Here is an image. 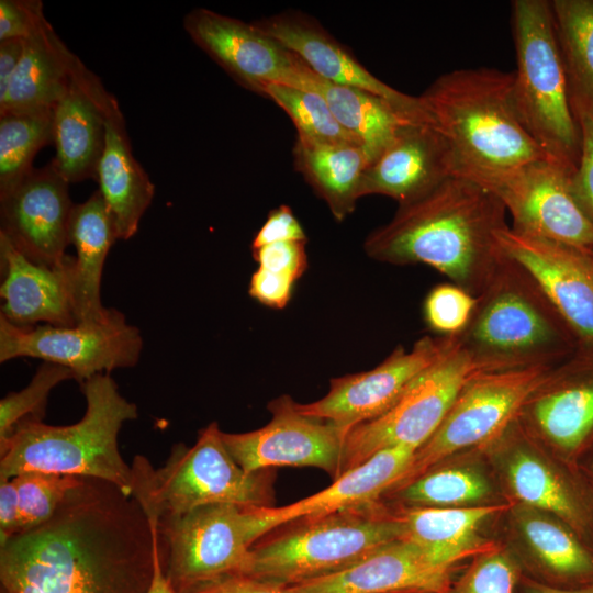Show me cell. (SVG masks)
<instances>
[{"instance_id": "1", "label": "cell", "mask_w": 593, "mask_h": 593, "mask_svg": "<svg viewBox=\"0 0 593 593\" xmlns=\"http://www.w3.org/2000/svg\"><path fill=\"white\" fill-rule=\"evenodd\" d=\"M157 534L115 485L83 478L55 514L0 546L4 593H147Z\"/></svg>"}, {"instance_id": "2", "label": "cell", "mask_w": 593, "mask_h": 593, "mask_svg": "<svg viewBox=\"0 0 593 593\" xmlns=\"http://www.w3.org/2000/svg\"><path fill=\"white\" fill-rule=\"evenodd\" d=\"M506 213L492 192L455 175L399 204L391 221L367 236L363 248L377 261L427 265L477 296L506 258L497 239L508 226Z\"/></svg>"}, {"instance_id": "3", "label": "cell", "mask_w": 593, "mask_h": 593, "mask_svg": "<svg viewBox=\"0 0 593 593\" xmlns=\"http://www.w3.org/2000/svg\"><path fill=\"white\" fill-rule=\"evenodd\" d=\"M513 83L514 71L457 69L418 97L428 124L452 149L457 175L470 178L548 157L519 120Z\"/></svg>"}, {"instance_id": "4", "label": "cell", "mask_w": 593, "mask_h": 593, "mask_svg": "<svg viewBox=\"0 0 593 593\" xmlns=\"http://www.w3.org/2000/svg\"><path fill=\"white\" fill-rule=\"evenodd\" d=\"M455 338L480 373L551 368L578 348L537 281L507 255L477 295L468 326Z\"/></svg>"}, {"instance_id": "5", "label": "cell", "mask_w": 593, "mask_h": 593, "mask_svg": "<svg viewBox=\"0 0 593 593\" xmlns=\"http://www.w3.org/2000/svg\"><path fill=\"white\" fill-rule=\"evenodd\" d=\"M80 385L87 403L82 418L67 426L22 421L0 446V480L26 471L76 475L109 482L132 497L133 471L120 452L119 433L137 418V406L107 373Z\"/></svg>"}, {"instance_id": "6", "label": "cell", "mask_w": 593, "mask_h": 593, "mask_svg": "<svg viewBox=\"0 0 593 593\" xmlns=\"http://www.w3.org/2000/svg\"><path fill=\"white\" fill-rule=\"evenodd\" d=\"M401 535L395 510L381 499L302 517L260 537L239 574L293 585L343 571Z\"/></svg>"}, {"instance_id": "7", "label": "cell", "mask_w": 593, "mask_h": 593, "mask_svg": "<svg viewBox=\"0 0 593 593\" xmlns=\"http://www.w3.org/2000/svg\"><path fill=\"white\" fill-rule=\"evenodd\" d=\"M131 467L132 497L155 525L210 504L272 507L275 503V470H243L226 449L216 422L199 432L193 446L174 445L164 466L154 468L137 455Z\"/></svg>"}, {"instance_id": "8", "label": "cell", "mask_w": 593, "mask_h": 593, "mask_svg": "<svg viewBox=\"0 0 593 593\" xmlns=\"http://www.w3.org/2000/svg\"><path fill=\"white\" fill-rule=\"evenodd\" d=\"M512 24L516 53L513 98L519 120L548 157L577 169L580 132L570 107L550 1L514 0Z\"/></svg>"}, {"instance_id": "9", "label": "cell", "mask_w": 593, "mask_h": 593, "mask_svg": "<svg viewBox=\"0 0 593 593\" xmlns=\"http://www.w3.org/2000/svg\"><path fill=\"white\" fill-rule=\"evenodd\" d=\"M255 508L210 504L154 524L163 571L176 593H200L244 570L261 537Z\"/></svg>"}, {"instance_id": "10", "label": "cell", "mask_w": 593, "mask_h": 593, "mask_svg": "<svg viewBox=\"0 0 593 593\" xmlns=\"http://www.w3.org/2000/svg\"><path fill=\"white\" fill-rule=\"evenodd\" d=\"M549 369L533 367L472 377L439 427L414 452L403 475L389 490L405 485L457 451L502 436Z\"/></svg>"}, {"instance_id": "11", "label": "cell", "mask_w": 593, "mask_h": 593, "mask_svg": "<svg viewBox=\"0 0 593 593\" xmlns=\"http://www.w3.org/2000/svg\"><path fill=\"white\" fill-rule=\"evenodd\" d=\"M478 373L455 338L450 350L421 372L385 413L348 432L342 474L385 448L404 446L416 451L439 427L465 384Z\"/></svg>"}, {"instance_id": "12", "label": "cell", "mask_w": 593, "mask_h": 593, "mask_svg": "<svg viewBox=\"0 0 593 593\" xmlns=\"http://www.w3.org/2000/svg\"><path fill=\"white\" fill-rule=\"evenodd\" d=\"M574 171L546 157L470 179L501 200L512 230L593 253V222L574 192Z\"/></svg>"}, {"instance_id": "13", "label": "cell", "mask_w": 593, "mask_h": 593, "mask_svg": "<svg viewBox=\"0 0 593 593\" xmlns=\"http://www.w3.org/2000/svg\"><path fill=\"white\" fill-rule=\"evenodd\" d=\"M143 347L138 328L113 310L103 321L63 327H18L0 314V361L42 359L70 369L81 383L99 374L137 363Z\"/></svg>"}, {"instance_id": "14", "label": "cell", "mask_w": 593, "mask_h": 593, "mask_svg": "<svg viewBox=\"0 0 593 593\" xmlns=\"http://www.w3.org/2000/svg\"><path fill=\"white\" fill-rule=\"evenodd\" d=\"M270 422L247 433H224L223 443L246 472L276 467H314L333 481L342 475L347 432L331 421L302 413L283 394L268 404Z\"/></svg>"}, {"instance_id": "15", "label": "cell", "mask_w": 593, "mask_h": 593, "mask_svg": "<svg viewBox=\"0 0 593 593\" xmlns=\"http://www.w3.org/2000/svg\"><path fill=\"white\" fill-rule=\"evenodd\" d=\"M183 27L197 46L253 92L260 94L270 83L312 90V70L254 22L197 8L186 14Z\"/></svg>"}, {"instance_id": "16", "label": "cell", "mask_w": 593, "mask_h": 593, "mask_svg": "<svg viewBox=\"0 0 593 593\" xmlns=\"http://www.w3.org/2000/svg\"><path fill=\"white\" fill-rule=\"evenodd\" d=\"M454 344L455 337L424 336L410 350L395 348L371 370L332 379L325 396L306 404L298 403V407L302 413L331 421L348 433L385 413L409 384L446 355Z\"/></svg>"}, {"instance_id": "17", "label": "cell", "mask_w": 593, "mask_h": 593, "mask_svg": "<svg viewBox=\"0 0 593 593\" xmlns=\"http://www.w3.org/2000/svg\"><path fill=\"white\" fill-rule=\"evenodd\" d=\"M68 187L51 160L0 197V235L35 264L57 267L67 257L75 205Z\"/></svg>"}, {"instance_id": "18", "label": "cell", "mask_w": 593, "mask_h": 593, "mask_svg": "<svg viewBox=\"0 0 593 593\" xmlns=\"http://www.w3.org/2000/svg\"><path fill=\"white\" fill-rule=\"evenodd\" d=\"M497 239L504 253L537 281L578 346H593V253L511 226Z\"/></svg>"}, {"instance_id": "19", "label": "cell", "mask_w": 593, "mask_h": 593, "mask_svg": "<svg viewBox=\"0 0 593 593\" xmlns=\"http://www.w3.org/2000/svg\"><path fill=\"white\" fill-rule=\"evenodd\" d=\"M518 417L551 445L575 454L593 441V346H578L551 367Z\"/></svg>"}, {"instance_id": "20", "label": "cell", "mask_w": 593, "mask_h": 593, "mask_svg": "<svg viewBox=\"0 0 593 593\" xmlns=\"http://www.w3.org/2000/svg\"><path fill=\"white\" fill-rule=\"evenodd\" d=\"M118 110L114 96L82 64L53 108L55 156L52 160L68 183L97 180L107 121Z\"/></svg>"}, {"instance_id": "21", "label": "cell", "mask_w": 593, "mask_h": 593, "mask_svg": "<svg viewBox=\"0 0 593 593\" xmlns=\"http://www.w3.org/2000/svg\"><path fill=\"white\" fill-rule=\"evenodd\" d=\"M254 23L321 78L377 94L414 120L427 123L418 97L405 94L378 79L312 16L289 11Z\"/></svg>"}, {"instance_id": "22", "label": "cell", "mask_w": 593, "mask_h": 593, "mask_svg": "<svg viewBox=\"0 0 593 593\" xmlns=\"http://www.w3.org/2000/svg\"><path fill=\"white\" fill-rule=\"evenodd\" d=\"M455 175L457 163L446 138L427 123H409L367 167L361 197L382 194L404 204Z\"/></svg>"}, {"instance_id": "23", "label": "cell", "mask_w": 593, "mask_h": 593, "mask_svg": "<svg viewBox=\"0 0 593 593\" xmlns=\"http://www.w3.org/2000/svg\"><path fill=\"white\" fill-rule=\"evenodd\" d=\"M452 571L398 539L343 571L288 588L292 593H447Z\"/></svg>"}, {"instance_id": "24", "label": "cell", "mask_w": 593, "mask_h": 593, "mask_svg": "<svg viewBox=\"0 0 593 593\" xmlns=\"http://www.w3.org/2000/svg\"><path fill=\"white\" fill-rule=\"evenodd\" d=\"M3 300L1 315L18 327L40 322L69 327L77 323L75 309V257L67 255L57 267L35 264L0 235Z\"/></svg>"}, {"instance_id": "25", "label": "cell", "mask_w": 593, "mask_h": 593, "mask_svg": "<svg viewBox=\"0 0 593 593\" xmlns=\"http://www.w3.org/2000/svg\"><path fill=\"white\" fill-rule=\"evenodd\" d=\"M414 452L404 446L385 448L309 497L281 507H257L261 535L298 518L325 515L380 500L403 475Z\"/></svg>"}, {"instance_id": "26", "label": "cell", "mask_w": 593, "mask_h": 593, "mask_svg": "<svg viewBox=\"0 0 593 593\" xmlns=\"http://www.w3.org/2000/svg\"><path fill=\"white\" fill-rule=\"evenodd\" d=\"M82 64L44 18L25 38L0 114L53 110Z\"/></svg>"}, {"instance_id": "27", "label": "cell", "mask_w": 593, "mask_h": 593, "mask_svg": "<svg viewBox=\"0 0 593 593\" xmlns=\"http://www.w3.org/2000/svg\"><path fill=\"white\" fill-rule=\"evenodd\" d=\"M507 507L505 504L462 508L399 506L395 512L402 525L400 539L412 542L435 562L454 569L469 557L493 550L478 532L484 521Z\"/></svg>"}, {"instance_id": "28", "label": "cell", "mask_w": 593, "mask_h": 593, "mask_svg": "<svg viewBox=\"0 0 593 593\" xmlns=\"http://www.w3.org/2000/svg\"><path fill=\"white\" fill-rule=\"evenodd\" d=\"M96 181L114 220L118 238L130 239L153 201L155 184L133 155L121 109L108 118Z\"/></svg>"}, {"instance_id": "29", "label": "cell", "mask_w": 593, "mask_h": 593, "mask_svg": "<svg viewBox=\"0 0 593 593\" xmlns=\"http://www.w3.org/2000/svg\"><path fill=\"white\" fill-rule=\"evenodd\" d=\"M75 256V309L77 323L107 320L113 309L101 302V278L111 246L118 238L114 220L100 192L75 204L69 228Z\"/></svg>"}, {"instance_id": "30", "label": "cell", "mask_w": 593, "mask_h": 593, "mask_svg": "<svg viewBox=\"0 0 593 593\" xmlns=\"http://www.w3.org/2000/svg\"><path fill=\"white\" fill-rule=\"evenodd\" d=\"M295 169L343 221L361 197V181L370 160L359 144L305 145L295 142Z\"/></svg>"}, {"instance_id": "31", "label": "cell", "mask_w": 593, "mask_h": 593, "mask_svg": "<svg viewBox=\"0 0 593 593\" xmlns=\"http://www.w3.org/2000/svg\"><path fill=\"white\" fill-rule=\"evenodd\" d=\"M312 90L326 100L338 123L357 137L370 164L409 123H422L366 90L327 81L312 71Z\"/></svg>"}, {"instance_id": "32", "label": "cell", "mask_w": 593, "mask_h": 593, "mask_svg": "<svg viewBox=\"0 0 593 593\" xmlns=\"http://www.w3.org/2000/svg\"><path fill=\"white\" fill-rule=\"evenodd\" d=\"M550 4L571 111L574 119L593 114V0H552Z\"/></svg>"}, {"instance_id": "33", "label": "cell", "mask_w": 593, "mask_h": 593, "mask_svg": "<svg viewBox=\"0 0 593 593\" xmlns=\"http://www.w3.org/2000/svg\"><path fill=\"white\" fill-rule=\"evenodd\" d=\"M532 551L546 571L575 586L593 582V555L569 526L533 508L516 515Z\"/></svg>"}, {"instance_id": "34", "label": "cell", "mask_w": 593, "mask_h": 593, "mask_svg": "<svg viewBox=\"0 0 593 593\" xmlns=\"http://www.w3.org/2000/svg\"><path fill=\"white\" fill-rule=\"evenodd\" d=\"M507 475L515 495L533 510L559 517L577 534L588 527V516L571 489L552 469L527 450L514 452Z\"/></svg>"}, {"instance_id": "35", "label": "cell", "mask_w": 593, "mask_h": 593, "mask_svg": "<svg viewBox=\"0 0 593 593\" xmlns=\"http://www.w3.org/2000/svg\"><path fill=\"white\" fill-rule=\"evenodd\" d=\"M46 145H53V110L0 114V197L31 172Z\"/></svg>"}, {"instance_id": "36", "label": "cell", "mask_w": 593, "mask_h": 593, "mask_svg": "<svg viewBox=\"0 0 593 593\" xmlns=\"http://www.w3.org/2000/svg\"><path fill=\"white\" fill-rule=\"evenodd\" d=\"M490 493V485L479 472L468 468L434 467L413 481L387 491L406 507H444L477 502Z\"/></svg>"}, {"instance_id": "37", "label": "cell", "mask_w": 593, "mask_h": 593, "mask_svg": "<svg viewBox=\"0 0 593 593\" xmlns=\"http://www.w3.org/2000/svg\"><path fill=\"white\" fill-rule=\"evenodd\" d=\"M260 94L271 99L293 122L296 142L305 145L359 144L335 119L324 97L314 90L291 86L266 85Z\"/></svg>"}, {"instance_id": "38", "label": "cell", "mask_w": 593, "mask_h": 593, "mask_svg": "<svg viewBox=\"0 0 593 593\" xmlns=\"http://www.w3.org/2000/svg\"><path fill=\"white\" fill-rule=\"evenodd\" d=\"M82 479L42 471H26L13 477L19 495L18 534L47 522Z\"/></svg>"}, {"instance_id": "39", "label": "cell", "mask_w": 593, "mask_h": 593, "mask_svg": "<svg viewBox=\"0 0 593 593\" xmlns=\"http://www.w3.org/2000/svg\"><path fill=\"white\" fill-rule=\"evenodd\" d=\"M68 379H75L70 369L44 361L24 389L5 395L0 401V446L10 438L22 421H42L51 391Z\"/></svg>"}, {"instance_id": "40", "label": "cell", "mask_w": 593, "mask_h": 593, "mask_svg": "<svg viewBox=\"0 0 593 593\" xmlns=\"http://www.w3.org/2000/svg\"><path fill=\"white\" fill-rule=\"evenodd\" d=\"M477 304V296L452 283L435 286L425 298L424 320L437 336L457 337L468 326Z\"/></svg>"}, {"instance_id": "41", "label": "cell", "mask_w": 593, "mask_h": 593, "mask_svg": "<svg viewBox=\"0 0 593 593\" xmlns=\"http://www.w3.org/2000/svg\"><path fill=\"white\" fill-rule=\"evenodd\" d=\"M518 578L511 556L493 549L479 555L447 593H514Z\"/></svg>"}, {"instance_id": "42", "label": "cell", "mask_w": 593, "mask_h": 593, "mask_svg": "<svg viewBox=\"0 0 593 593\" xmlns=\"http://www.w3.org/2000/svg\"><path fill=\"white\" fill-rule=\"evenodd\" d=\"M251 250L259 268L287 275L295 281L307 267L305 242H278Z\"/></svg>"}, {"instance_id": "43", "label": "cell", "mask_w": 593, "mask_h": 593, "mask_svg": "<svg viewBox=\"0 0 593 593\" xmlns=\"http://www.w3.org/2000/svg\"><path fill=\"white\" fill-rule=\"evenodd\" d=\"M580 132V157L573 174V189L593 222V114L575 119Z\"/></svg>"}, {"instance_id": "44", "label": "cell", "mask_w": 593, "mask_h": 593, "mask_svg": "<svg viewBox=\"0 0 593 593\" xmlns=\"http://www.w3.org/2000/svg\"><path fill=\"white\" fill-rule=\"evenodd\" d=\"M44 18L41 0H1L0 41L26 38Z\"/></svg>"}, {"instance_id": "45", "label": "cell", "mask_w": 593, "mask_h": 593, "mask_svg": "<svg viewBox=\"0 0 593 593\" xmlns=\"http://www.w3.org/2000/svg\"><path fill=\"white\" fill-rule=\"evenodd\" d=\"M306 242L305 233L289 205H280L268 214L257 232L251 249L278 242Z\"/></svg>"}, {"instance_id": "46", "label": "cell", "mask_w": 593, "mask_h": 593, "mask_svg": "<svg viewBox=\"0 0 593 593\" xmlns=\"http://www.w3.org/2000/svg\"><path fill=\"white\" fill-rule=\"evenodd\" d=\"M294 282L287 275L258 267L250 278L249 294L264 305L282 309L291 298Z\"/></svg>"}, {"instance_id": "47", "label": "cell", "mask_w": 593, "mask_h": 593, "mask_svg": "<svg viewBox=\"0 0 593 593\" xmlns=\"http://www.w3.org/2000/svg\"><path fill=\"white\" fill-rule=\"evenodd\" d=\"M200 593H292L288 585H280L244 574L228 575Z\"/></svg>"}, {"instance_id": "48", "label": "cell", "mask_w": 593, "mask_h": 593, "mask_svg": "<svg viewBox=\"0 0 593 593\" xmlns=\"http://www.w3.org/2000/svg\"><path fill=\"white\" fill-rule=\"evenodd\" d=\"M19 533V495L13 478L0 480V546Z\"/></svg>"}, {"instance_id": "49", "label": "cell", "mask_w": 593, "mask_h": 593, "mask_svg": "<svg viewBox=\"0 0 593 593\" xmlns=\"http://www.w3.org/2000/svg\"><path fill=\"white\" fill-rule=\"evenodd\" d=\"M25 38H9L0 41V100L9 89L24 52Z\"/></svg>"}, {"instance_id": "50", "label": "cell", "mask_w": 593, "mask_h": 593, "mask_svg": "<svg viewBox=\"0 0 593 593\" xmlns=\"http://www.w3.org/2000/svg\"><path fill=\"white\" fill-rule=\"evenodd\" d=\"M522 589L523 593H593V582L571 588H559L532 579H525L522 583Z\"/></svg>"}, {"instance_id": "51", "label": "cell", "mask_w": 593, "mask_h": 593, "mask_svg": "<svg viewBox=\"0 0 593 593\" xmlns=\"http://www.w3.org/2000/svg\"><path fill=\"white\" fill-rule=\"evenodd\" d=\"M147 593H176L171 589V586L169 585V583L167 582L165 578L163 566H161L159 548H158V541H157V548H156L154 578Z\"/></svg>"}, {"instance_id": "52", "label": "cell", "mask_w": 593, "mask_h": 593, "mask_svg": "<svg viewBox=\"0 0 593 593\" xmlns=\"http://www.w3.org/2000/svg\"><path fill=\"white\" fill-rule=\"evenodd\" d=\"M0 593H4V592H2V591L0 590Z\"/></svg>"}]
</instances>
